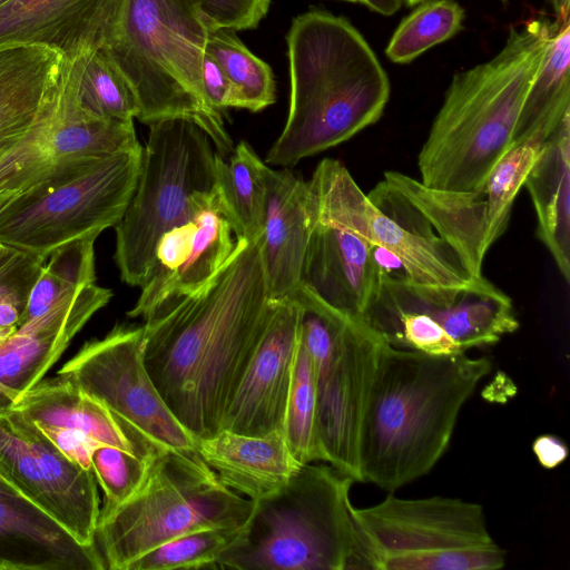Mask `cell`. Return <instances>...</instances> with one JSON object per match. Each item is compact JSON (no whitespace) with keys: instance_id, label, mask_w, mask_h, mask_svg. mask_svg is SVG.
<instances>
[{"instance_id":"6da1fadb","label":"cell","mask_w":570,"mask_h":570,"mask_svg":"<svg viewBox=\"0 0 570 570\" xmlns=\"http://www.w3.org/2000/svg\"><path fill=\"white\" fill-rule=\"evenodd\" d=\"M274 305L258 240L237 239L232 255L205 285L165 299L142 318L148 373L195 440L222 430Z\"/></svg>"},{"instance_id":"7a4b0ae2","label":"cell","mask_w":570,"mask_h":570,"mask_svg":"<svg viewBox=\"0 0 570 570\" xmlns=\"http://www.w3.org/2000/svg\"><path fill=\"white\" fill-rule=\"evenodd\" d=\"M492 370L487 357L379 351L360 439L361 482L386 491L428 474L446 451L458 416Z\"/></svg>"},{"instance_id":"3957f363","label":"cell","mask_w":570,"mask_h":570,"mask_svg":"<svg viewBox=\"0 0 570 570\" xmlns=\"http://www.w3.org/2000/svg\"><path fill=\"white\" fill-rule=\"evenodd\" d=\"M289 106L265 163L292 167L375 124L390 80L361 32L344 17L308 10L286 35Z\"/></svg>"},{"instance_id":"277c9868","label":"cell","mask_w":570,"mask_h":570,"mask_svg":"<svg viewBox=\"0 0 570 570\" xmlns=\"http://www.w3.org/2000/svg\"><path fill=\"white\" fill-rule=\"evenodd\" d=\"M554 27L548 18L512 27L492 59L453 76L417 156L424 186L476 191L484 185L513 146L522 105Z\"/></svg>"},{"instance_id":"5b68a950","label":"cell","mask_w":570,"mask_h":570,"mask_svg":"<svg viewBox=\"0 0 570 570\" xmlns=\"http://www.w3.org/2000/svg\"><path fill=\"white\" fill-rule=\"evenodd\" d=\"M355 482L331 464H303L250 515L215 569L379 570L380 558L350 500Z\"/></svg>"},{"instance_id":"8992f818","label":"cell","mask_w":570,"mask_h":570,"mask_svg":"<svg viewBox=\"0 0 570 570\" xmlns=\"http://www.w3.org/2000/svg\"><path fill=\"white\" fill-rule=\"evenodd\" d=\"M212 28L196 0H121L102 48L131 86L140 122L187 119L226 159L235 146L203 85Z\"/></svg>"},{"instance_id":"52a82bcc","label":"cell","mask_w":570,"mask_h":570,"mask_svg":"<svg viewBox=\"0 0 570 570\" xmlns=\"http://www.w3.org/2000/svg\"><path fill=\"white\" fill-rule=\"evenodd\" d=\"M252 509L253 500L223 484L197 450L157 449L138 490L99 515L96 544L106 569L126 570L181 534L208 528L242 529Z\"/></svg>"},{"instance_id":"ba28073f","label":"cell","mask_w":570,"mask_h":570,"mask_svg":"<svg viewBox=\"0 0 570 570\" xmlns=\"http://www.w3.org/2000/svg\"><path fill=\"white\" fill-rule=\"evenodd\" d=\"M216 155L209 136L187 119L149 125L134 194L115 226L114 258L124 283L141 287L161 235L212 196Z\"/></svg>"},{"instance_id":"9c48e42d","label":"cell","mask_w":570,"mask_h":570,"mask_svg":"<svg viewBox=\"0 0 570 570\" xmlns=\"http://www.w3.org/2000/svg\"><path fill=\"white\" fill-rule=\"evenodd\" d=\"M293 298L314 366L323 462L361 482V429L384 340L363 318L334 309L302 286Z\"/></svg>"},{"instance_id":"30bf717a","label":"cell","mask_w":570,"mask_h":570,"mask_svg":"<svg viewBox=\"0 0 570 570\" xmlns=\"http://www.w3.org/2000/svg\"><path fill=\"white\" fill-rule=\"evenodd\" d=\"M312 215L395 255L411 283L469 286L472 276L428 219L384 179L365 195L338 160L325 158L307 180Z\"/></svg>"},{"instance_id":"8fae6325","label":"cell","mask_w":570,"mask_h":570,"mask_svg":"<svg viewBox=\"0 0 570 570\" xmlns=\"http://www.w3.org/2000/svg\"><path fill=\"white\" fill-rule=\"evenodd\" d=\"M141 154L142 147L119 151L65 181L14 196L0 212V244L47 259L67 243L115 227L134 194Z\"/></svg>"},{"instance_id":"7c38bea8","label":"cell","mask_w":570,"mask_h":570,"mask_svg":"<svg viewBox=\"0 0 570 570\" xmlns=\"http://www.w3.org/2000/svg\"><path fill=\"white\" fill-rule=\"evenodd\" d=\"M57 374L105 403L139 441L160 449L196 450L195 438L165 403L145 364V328L116 325L86 342Z\"/></svg>"},{"instance_id":"4fadbf2b","label":"cell","mask_w":570,"mask_h":570,"mask_svg":"<svg viewBox=\"0 0 570 570\" xmlns=\"http://www.w3.org/2000/svg\"><path fill=\"white\" fill-rule=\"evenodd\" d=\"M0 475L78 543L97 546L100 502L94 472L65 456L1 394Z\"/></svg>"},{"instance_id":"5bb4252c","label":"cell","mask_w":570,"mask_h":570,"mask_svg":"<svg viewBox=\"0 0 570 570\" xmlns=\"http://www.w3.org/2000/svg\"><path fill=\"white\" fill-rule=\"evenodd\" d=\"M354 515L382 560L389 556L493 543L481 504L458 498L402 499L356 509ZM380 570V568H379Z\"/></svg>"},{"instance_id":"9a60e30c","label":"cell","mask_w":570,"mask_h":570,"mask_svg":"<svg viewBox=\"0 0 570 570\" xmlns=\"http://www.w3.org/2000/svg\"><path fill=\"white\" fill-rule=\"evenodd\" d=\"M370 312L425 314L465 352L497 344L520 326L510 297L485 277L469 286L452 287L382 276L379 294L365 314Z\"/></svg>"},{"instance_id":"2e32d148","label":"cell","mask_w":570,"mask_h":570,"mask_svg":"<svg viewBox=\"0 0 570 570\" xmlns=\"http://www.w3.org/2000/svg\"><path fill=\"white\" fill-rule=\"evenodd\" d=\"M233 234L214 187L208 200L188 220L159 238L153 266L128 316L144 318L165 299L205 285L232 255L237 242Z\"/></svg>"},{"instance_id":"e0dca14e","label":"cell","mask_w":570,"mask_h":570,"mask_svg":"<svg viewBox=\"0 0 570 570\" xmlns=\"http://www.w3.org/2000/svg\"><path fill=\"white\" fill-rule=\"evenodd\" d=\"M66 62L50 46L0 45V159L58 125Z\"/></svg>"},{"instance_id":"ac0fdd59","label":"cell","mask_w":570,"mask_h":570,"mask_svg":"<svg viewBox=\"0 0 570 570\" xmlns=\"http://www.w3.org/2000/svg\"><path fill=\"white\" fill-rule=\"evenodd\" d=\"M295 298L275 303L265 331L225 411L222 430L282 431L299 333Z\"/></svg>"},{"instance_id":"d6986e66","label":"cell","mask_w":570,"mask_h":570,"mask_svg":"<svg viewBox=\"0 0 570 570\" xmlns=\"http://www.w3.org/2000/svg\"><path fill=\"white\" fill-rule=\"evenodd\" d=\"M112 292L85 285L49 311L23 324L0 330V394L13 403L39 383Z\"/></svg>"},{"instance_id":"ffe728a7","label":"cell","mask_w":570,"mask_h":570,"mask_svg":"<svg viewBox=\"0 0 570 570\" xmlns=\"http://www.w3.org/2000/svg\"><path fill=\"white\" fill-rule=\"evenodd\" d=\"M309 218L299 286L334 309L362 318L379 294L382 279L372 244L315 218L311 210Z\"/></svg>"},{"instance_id":"44dd1931","label":"cell","mask_w":570,"mask_h":570,"mask_svg":"<svg viewBox=\"0 0 570 570\" xmlns=\"http://www.w3.org/2000/svg\"><path fill=\"white\" fill-rule=\"evenodd\" d=\"M121 0H8L0 6V45L35 43L69 59L102 48Z\"/></svg>"},{"instance_id":"7402d4cb","label":"cell","mask_w":570,"mask_h":570,"mask_svg":"<svg viewBox=\"0 0 570 570\" xmlns=\"http://www.w3.org/2000/svg\"><path fill=\"white\" fill-rule=\"evenodd\" d=\"M266 188L263 232L258 239L267 294L272 303L292 299L309 235L307 181L289 169H264Z\"/></svg>"},{"instance_id":"603a6c76","label":"cell","mask_w":570,"mask_h":570,"mask_svg":"<svg viewBox=\"0 0 570 570\" xmlns=\"http://www.w3.org/2000/svg\"><path fill=\"white\" fill-rule=\"evenodd\" d=\"M97 546L78 543L0 475V570H104Z\"/></svg>"},{"instance_id":"cb8c5ba5","label":"cell","mask_w":570,"mask_h":570,"mask_svg":"<svg viewBox=\"0 0 570 570\" xmlns=\"http://www.w3.org/2000/svg\"><path fill=\"white\" fill-rule=\"evenodd\" d=\"M196 450L223 484L249 500L283 488L301 468L283 431L247 435L229 430L196 439Z\"/></svg>"},{"instance_id":"d4e9b609","label":"cell","mask_w":570,"mask_h":570,"mask_svg":"<svg viewBox=\"0 0 570 570\" xmlns=\"http://www.w3.org/2000/svg\"><path fill=\"white\" fill-rule=\"evenodd\" d=\"M384 180L420 210L472 276H483L482 264L495 239L490 232L487 205L480 189H434L394 170L385 171Z\"/></svg>"},{"instance_id":"484cf974","label":"cell","mask_w":570,"mask_h":570,"mask_svg":"<svg viewBox=\"0 0 570 570\" xmlns=\"http://www.w3.org/2000/svg\"><path fill=\"white\" fill-rule=\"evenodd\" d=\"M11 405L37 424L75 430L101 445L136 454L160 449L137 440L105 403L59 374L43 377Z\"/></svg>"},{"instance_id":"4316f807","label":"cell","mask_w":570,"mask_h":570,"mask_svg":"<svg viewBox=\"0 0 570 570\" xmlns=\"http://www.w3.org/2000/svg\"><path fill=\"white\" fill-rule=\"evenodd\" d=\"M537 216V237L570 281V114L544 141L524 184Z\"/></svg>"},{"instance_id":"83f0119b","label":"cell","mask_w":570,"mask_h":570,"mask_svg":"<svg viewBox=\"0 0 570 570\" xmlns=\"http://www.w3.org/2000/svg\"><path fill=\"white\" fill-rule=\"evenodd\" d=\"M554 21L544 57L522 105L513 145L533 138L546 141L570 114V18Z\"/></svg>"},{"instance_id":"f1b7e54d","label":"cell","mask_w":570,"mask_h":570,"mask_svg":"<svg viewBox=\"0 0 570 570\" xmlns=\"http://www.w3.org/2000/svg\"><path fill=\"white\" fill-rule=\"evenodd\" d=\"M264 163L250 145L242 140L225 159L216 155L215 190L236 239L256 242L265 214Z\"/></svg>"},{"instance_id":"f546056e","label":"cell","mask_w":570,"mask_h":570,"mask_svg":"<svg viewBox=\"0 0 570 570\" xmlns=\"http://www.w3.org/2000/svg\"><path fill=\"white\" fill-rule=\"evenodd\" d=\"M83 110L101 119L132 120L139 112L128 80L104 48L72 58Z\"/></svg>"},{"instance_id":"4dcf8cb0","label":"cell","mask_w":570,"mask_h":570,"mask_svg":"<svg viewBox=\"0 0 570 570\" xmlns=\"http://www.w3.org/2000/svg\"><path fill=\"white\" fill-rule=\"evenodd\" d=\"M90 236L56 248L46 259L29 296L20 324L49 311L62 298L95 283V240Z\"/></svg>"},{"instance_id":"1f68e13d","label":"cell","mask_w":570,"mask_h":570,"mask_svg":"<svg viewBox=\"0 0 570 570\" xmlns=\"http://www.w3.org/2000/svg\"><path fill=\"white\" fill-rule=\"evenodd\" d=\"M233 32L212 28L206 53L219 65L230 81L236 95V108L257 112L275 102L273 71Z\"/></svg>"},{"instance_id":"d6a6232c","label":"cell","mask_w":570,"mask_h":570,"mask_svg":"<svg viewBox=\"0 0 570 570\" xmlns=\"http://www.w3.org/2000/svg\"><path fill=\"white\" fill-rule=\"evenodd\" d=\"M282 431L292 455L299 464L323 462L317 435L314 366L299 333Z\"/></svg>"},{"instance_id":"836d02e7","label":"cell","mask_w":570,"mask_h":570,"mask_svg":"<svg viewBox=\"0 0 570 570\" xmlns=\"http://www.w3.org/2000/svg\"><path fill=\"white\" fill-rule=\"evenodd\" d=\"M464 9L454 0H428L405 17L385 49L395 63H409L463 29Z\"/></svg>"},{"instance_id":"e575fe53","label":"cell","mask_w":570,"mask_h":570,"mask_svg":"<svg viewBox=\"0 0 570 570\" xmlns=\"http://www.w3.org/2000/svg\"><path fill=\"white\" fill-rule=\"evenodd\" d=\"M543 146V140L534 138L513 145L480 188L487 205L490 232L495 240L507 229L512 204Z\"/></svg>"},{"instance_id":"d590c367","label":"cell","mask_w":570,"mask_h":570,"mask_svg":"<svg viewBox=\"0 0 570 570\" xmlns=\"http://www.w3.org/2000/svg\"><path fill=\"white\" fill-rule=\"evenodd\" d=\"M242 529L208 528L181 534L142 554L126 570L215 569Z\"/></svg>"},{"instance_id":"8d00e7d4","label":"cell","mask_w":570,"mask_h":570,"mask_svg":"<svg viewBox=\"0 0 570 570\" xmlns=\"http://www.w3.org/2000/svg\"><path fill=\"white\" fill-rule=\"evenodd\" d=\"M155 451L150 454H136L109 445L94 449L92 472L105 494L100 514L124 503L138 490L147 475Z\"/></svg>"},{"instance_id":"74e56055","label":"cell","mask_w":570,"mask_h":570,"mask_svg":"<svg viewBox=\"0 0 570 570\" xmlns=\"http://www.w3.org/2000/svg\"><path fill=\"white\" fill-rule=\"evenodd\" d=\"M507 552L495 542L480 547L385 557L380 570H495L504 567Z\"/></svg>"},{"instance_id":"f35d334b","label":"cell","mask_w":570,"mask_h":570,"mask_svg":"<svg viewBox=\"0 0 570 570\" xmlns=\"http://www.w3.org/2000/svg\"><path fill=\"white\" fill-rule=\"evenodd\" d=\"M214 29L242 31L256 28L271 0H196Z\"/></svg>"},{"instance_id":"ab89813d","label":"cell","mask_w":570,"mask_h":570,"mask_svg":"<svg viewBox=\"0 0 570 570\" xmlns=\"http://www.w3.org/2000/svg\"><path fill=\"white\" fill-rule=\"evenodd\" d=\"M37 424V423H36ZM65 456L85 470L92 471L91 453L99 444L85 434L65 428L37 424Z\"/></svg>"},{"instance_id":"60d3db41","label":"cell","mask_w":570,"mask_h":570,"mask_svg":"<svg viewBox=\"0 0 570 570\" xmlns=\"http://www.w3.org/2000/svg\"><path fill=\"white\" fill-rule=\"evenodd\" d=\"M203 85L208 102L223 112L227 108H236L234 88L219 65L207 53L203 62Z\"/></svg>"},{"instance_id":"b9f144b4","label":"cell","mask_w":570,"mask_h":570,"mask_svg":"<svg viewBox=\"0 0 570 570\" xmlns=\"http://www.w3.org/2000/svg\"><path fill=\"white\" fill-rule=\"evenodd\" d=\"M532 451L540 465L548 470H552L563 463L569 454L567 443L554 434L537 436L532 443Z\"/></svg>"},{"instance_id":"7bdbcfd3","label":"cell","mask_w":570,"mask_h":570,"mask_svg":"<svg viewBox=\"0 0 570 570\" xmlns=\"http://www.w3.org/2000/svg\"><path fill=\"white\" fill-rule=\"evenodd\" d=\"M370 10L383 16L394 14L402 6V0H362Z\"/></svg>"},{"instance_id":"ee69618b","label":"cell","mask_w":570,"mask_h":570,"mask_svg":"<svg viewBox=\"0 0 570 570\" xmlns=\"http://www.w3.org/2000/svg\"><path fill=\"white\" fill-rule=\"evenodd\" d=\"M556 12L557 20L569 18L570 0H548Z\"/></svg>"},{"instance_id":"f6af8a7d","label":"cell","mask_w":570,"mask_h":570,"mask_svg":"<svg viewBox=\"0 0 570 570\" xmlns=\"http://www.w3.org/2000/svg\"><path fill=\"white\" fill-rule=\"evenodd\" d=\"M17 195H0V212L11 202Z\"/></svg>"},{"instance_id":"bcb514c9","label":"cell","mask_w":570,"mask_h":570,"mask_svg":"<svg viewBox=\"0 0 570 570\" xmlns=\"http://www.w3.org/2000/svg\"><path fill=\"white\" fill-rule=\"evenodd\" d=\"M428 0H402L407 7H412L422 2H425Z\"/></svg>"},{"instance_id":"7dc6e473","label":"cell","mask_w":570,"mask_h":570,"mask_svg":"<svg viewBox=\"0 0 570 570\" xmlns=\"http://www.w3.org/2000/svg\"><path fill=\"white\" fill-rule=\"evenodd\" d=\"M8 246L0 244V256L3 255L8 250Z\"/></svg>"},{"instance_id":"c3c4849f","label":"cell","mask_w":570,"mask_h":570,"mask_svg":"<svg viewBox=\"0 0 570 570\" xmlns=\"http://www.w3.org/2000/svg\"><path fill=\"white\" fill-rule=\"evenodd\" d=\"M342 1H347V2H352V3H361V4H363L362 0H342Z\"/></svg>"},{"instance_id":"681fc988","label":"cell","mask_w":570,"mask_h":570,"mask_svg":"<svg viewBox=\"0 0 570 570\" xmlns=\"http://www.w3.org/2000/svg\"><path fill=\"white\" fill-rule=\"evenodd\" d=\"M8 0H0V6L7 2Z\"/></svg>"},{"instance_id":"f907efd6","label":"cell","mask_w":570,"mask_h":570,"mask_svg":"<svg viewBox=\"0 0 570 570\" xmlns=\"http://www.w3.org/2000/svg\"><path fill=\"white\" fill-rule=\"evenodd\" d=\"M504 4H507L508 0H501Z\"/></svg>"}]
</instances>
